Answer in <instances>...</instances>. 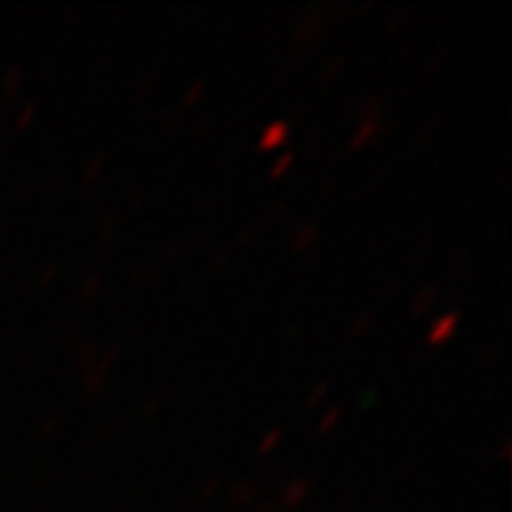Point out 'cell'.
<instances>
[{
    "label": "cell",
    "mask_w": 512,
    "mask_h": 512,
    "mask_svg": "<svg viewBox=\"0 0 512 512\" xmlns=\"http://www.w3.org/2000/svg\"><path fill=\"white\" fill-rule=\"evenodd\" d=\"M460 322V314L458 311H450V314H445V317H439L437 322L432 324V330H429V343H442V340H447V337L455 332V327H458Z\"/></svg>",
    "instance_id": "6da1fadb"
},
{
    "label": "cell",
    "mask_w": 512,
    "mask_h": 512,
    "mask_svg": "<svg viewBox=\"0 0 512 512\" xmlns=\"http://www.w3.org/2000/svg\"><path fill=\"white\" fill-rule=\"evenodd\" d=\"M285 136H288V123H285V121L270 123V126L262 131V136H259V147H262V149L275 147V144L283 142Z\"/></svg>",
    "instance_id": "7a4b0ae2"
},
{
    "label": "cell",
    "mask_w": 512,
    "mask_h": 512,
    "mask_svg": "<svg viewBox=\"0 0 512 512\" xmlns=\"http://www.w3.org/2000/svg\"><path fill=\"white\" fill-rule=\"evenodd\" d=\"M379 126H382V118H364L361 126L356 128V134L351 136V147H361L364 142H369L371 136L379 131Z\"/></svg>",
    "instance_id": "3957f363"
},
{
    "label": "cell",
    "mask_w": 512,
    "mask_h": 512,
    "mask_svg": "<svg viewBox=\"0 0 512 512\" xmlns=\"http://www.w3.org/2000/svg\"><path fill=\"white\" fill-rule=\"evenodd\" d=\"M306 492H309V479H296L285 489V502L288 505H298V499L306 497Z\"/></svg>",
    "instance_id": "277c9868"
},
{
    "label": "cell",
    "mask_w": 512,
    "mask_h": 512,
    "mask_svg": "<svg viewBox=\"0 0 512 512\" xmlns=\"http://www.w3.org/2000/svg\"><path fill=\"white\" fill-rule=\"evenodd\" d=\"M314 236H317V225L314 223L301 225V228L296 230V236H293V249H304V246H309Z\"/></svg>",
    "instance_id": "5b68a950"
},
{
    "label": "cell",
    "mask_w": 512,
    "mask_h": 512,
    "mask_svg": "<svg viewBox=\"0 0 512 512\" xmlns=\"http://www.w3.org/2000/svg\"><path fill=\"white\" fill-rule=\"evenodd\" d=\"M432 301H434V288H432V285H429V288L418 290L416 298H413V301H411V309L413 311H421L426 304H432Z\"/></svg>",
    "instance_id": "8992f818"
},
{
    "label": "cell",
    "mask_w": 512,
    "mask_h": 512,
    "mask_svg": "<svg viewBox=\"0 0 512 512\" xmlns=\"http://www.w3.org/2000/svg\"><path fill=\"white\" fill-rule=\"evenodd\" d=\"M293 157H296V155H293V152H290V149H288V152H283V155H280V157H277L275 162H272L270 176H280V173H283V170L288 168L290 162H293Z\"/></svg>",
    "instance_id": "52a82bcc"
},
{
    "label": "cell",
    "mask_w": 512,
    "mask_h": 512,
    "mask_svg": "<svg viewBox=\"0 0 512 512\" xmlns=\"http://www.w3.org/2000/svg\"><path fill=\"white\" fill-rule=\"evenodd\" d=\"M280 437H283V432H280V429H272V432L264 434L262 442H259V452H270L272 447H275L277 442H280Z\"/></svg>",
    "instance_id": "ba28073f"
},
{
    "label": "cell",
    "mask_w": 512,
    "mask_h": 512,
    "mask_svg": "<svg viewBox=\"0 0 512 512\" xmlns=\"http://www.w3.org/2000/svg\"><path fill=\"white\" fill-rule=\"evenodd\" d=\"M202 89H204V79L191 81L189 92H186V95H183V102H186V105H189V102H194V97H196V95H202Z\"/></svg>",
    "instance_id": "9c48e42d"
},
{
    "label": "cell",
    "mask_w": 512,
    "mask_h": 512,
    "mask_svg": "<svg viewBox=\"0 0 512 512\" xmlns=\"http://www.w3.org/2000/svg\"><path fill=\"white\" fill-rule=\"evenodd\" d=\"M337 416H340V408L335 405V408H330V411L324 413L322 421H319V429H330V426L337 421Z\"/></svg>",
    "instance_id": "30bf717a"
},
{
    "label": "cell",
    "mask_w": 512,
    "mask_h": 512,
    "mask_svg": "<svg viewBox=\"0 0 512 512\" xmlns=\"http://www.w3.org/2000/svg\"><path fill=\"white\" fill-rule=\"evenodd\" d=\"M34 113H37V102H29L27 108L21 110V115H19V126H24V123H27L29 118H34Z\"/></svg>",
    "instance_id": "8fae6325"
},
{
    "label": "cell",
    "mask_w": 512,
    "mask_h": 512,
    "mask_svg": "<svg viewBox=\"0 0 512 512\" xmlns=\"http://www.w3.org/2000/svg\"><path fill=\"white\" fill-rule=\"evenodd\" d=\"M97 283H100V275H97V272H92V275H89L87 280L81 283V293H89L92 288H97Z\"/></svg>",
    "instance_id": "7c38bea8"
},
{
    "label": "cell",
    "mask_w": 512,
    "mask_h": 512,
    "mask_svg": "<svg viewBox=\"0 0 512 512\" xmlns=\"http://www.w3.org/2000/svg\"><path fill=\"white\" fill-rule=\"evenodd\" d=\"M324 392H327V382H324V379H319V382H317V387H314V390H311V395H309V400H311V403H314V400H319V398H322Z\"/></svg>",
    "instance_id": "4fadbf2b"
},
{
    "label": "cell",
    "mask_w": 512,
    "mask_h": 512,
    "mask_svg": "<svg viewBox=\"0 0 512 512\" xmlns=\"http://www.w3.org/2000/svg\"><path fill=\"white\" fill-rule=\"evenodd\" d=\"M100 162H102V155H97L95 160L89 162L87 165V173H84V181H87V178H92L97 173V170H100Z\"/></svg>",
    "instance_id": "5bb4252c"
},
{
    "label": "cell",
    "mask_w": 512,
    "mask_h": 512,
    "mask_svg": "<svg viewBox=\"0 0 512 512\" xmlns=\"http://www.w3.org/2000/svg\"><path fill=\"white\" fill-rule=\"evenodd\" d=\"M369 322H371V314H366V311H364V314L358 317V322L353 324V332H358V330H361V327H364V324H369Z\"/></svg>",
    "instance_id": "9a60e30c"
},
{
    "label": "cell",
    "mask_w": 512,
    "mask_h": 512,
    "mask_svg": "<svg viewBox=\"0 0 512 512\" xmlns=\"http://www.w3.org/2000/svg\"><path fill=\"white\" fill-rule=\"evenodd\" d=\"M50 275H55V264H53V267H48V270H45V275H42V280H48Z\"/></svg>",
    "instance_id": "2e32d148"
}]
</instances>
